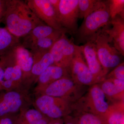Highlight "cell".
<instances>
[{
    "label": "cell",
    "instance_id": "cell-1",
    "mask_svg": "<svg viewBox=\"0 0 124 124\" xmlns=\"http://www.w3.org/2000/svg\"><path fill=\"white\" fill-rule=\"evenodd\" d=\"M2 22L16 37L23 38L36 27L46 24L33 13L24 1L6 0Z\"/></svg>",
    "mask_w": 124,
    "mask_h": 124
},
{
    "label": "cell",
    "instance_id": "cell-2",
    "mask_svg": "<svg viewBox=\"0 0 124 124\" xmlns=\"http://www.w3.org/2000/svg\"><path fill=\"white\" fill-rule=\"evenodd\" d=\"M110 20L108 4L107 1H106L101 7L84 19L76 33L78 40L85 44L88 41H94L98 32L110 24Z\"/></svg>",
    "mask_w": 124,
    "mask_h": 124
},
{
    "label": "cell",
    "instance_id": "cell-3",
    "mask_svg": "<svg viewBox=\"0 0 124 124\" xmlns=\"http://www.w3.org/2000/svg\"><path fill=\"white\" fill-rule=\"evenodd\" d=\"M98 84L93 85L78 101L72 105L80 113H87L99 117L104 114L110 104Z\"/></svg>",
    "mask_w": 124,
    "mask_h": 124
},
{
    "label": "cell",
    "instance_id": "cell-4",
    "mask_svg": "<svg viewBox=\"0 0 124 124\" xmlns=\"http://www.w3.org/2000/svg\"><path fill=\"white\" fill-rule=\"evenodd\" d=\"M85 86L75 82L70 77H64L47 86L42 91V94L60 98L73 104L84 94Z\"/></svg>",
    "mask_w": 124,
    "mask_h": 124
},
{
    "label": "cell",
    "instance_id": "cell-5",
    "mask_svg": "<svg viewBox=\"0 0 124 124\" xmlns=\"http://www.w3.org/2000/svg\"><path fill=\"white\" fill-rule=\"evenodd\" d=\"M94 42L99 59L105 70L108 72L109 69L116 67L121 63L122 55L111 45L112 42L108 35L102 29L98 32Z\"/></svg>",
    "mask_w": 124,
    "mask_h": 124
},
{
    "label": "cell",
    "instance_id": "cell-6",
    "mask_svg": "<svg viewBox=\"0 0 124 124\" xmlns=\"http://www.w3.org/2000/svg\"><path fill=\"white\" fill-rule=\"evenodd\" d=\"M37 110L50 119L65 117L71 112L72 104L59 98L42 94L36 100Z\"/></svg>",
    "mask_w": 124,
    "mask_h": 124
},
{
    "label": "cell",
    "instance_id": "cell-7",
    "mask_svg": "<svg viewBox=\"0 0 124 124\" xmlns=\"http://www.w3.org/2000/svg\"><path fill=\"white\" fill-rule=\"evenodd\" d=\"M71 78L78 84L91 86L101 82L91 73L87 66L81 50L79 46L69 69Z\"/></svg>",
    "mask_w": 124,
    "mask_h": 124
},
{
    "label": "cell",
    "instance_id": "cell-8",
    "mask_svg": "<svg viewBox=\"0 0 124 124\" xmlns=\"http://www.w3.org/2000/svg\"><path fill=\"white\" fill-rule=\"evenodd\" d=\"M79 0H60L56 15L58 21L67 33L76 34L79 18Z\"/></svg>",
    "mask_w": 124,
    "mask_h": 124
},
{
    "label": "cell",
    "instance_id": "cell-9",
    "mask_svg": "<svg viewBox=\"0 0 124 124\" xmlns=\"http://www.w3.org/2000/svg\"><path fill=\"white\" fill-rule=\"evenodd\" d=\"M78 47L73 40L67 37L66 33H63L49 51L53 57L54 65L65 68L69 71L71 62Z\"/></svg>",
    "mask_w": 124,
    "mask_h": 124
},
{
    "label": "cell",
    "instance_id": "cell-10",
    "mask_svg": "<svg viewBox=\"0 0 124 124\" xmlns=\"http://www.w3.org/2000/svg\"><path fill=\"white\" fill-rule=\"evenodd\" d=\"M35 15L45 24L67 33L59 24L55 10L49 0L24 1Z\"/></svg>",
    "mask_w": 124,
    "mask_h": 124
},
{
    "label": "cell",
    "instance_id": "cell-11",
    "mask_svg": "<svg viewBox=\"0 0 124 124\" xmlns=\"http://www.w3.org/2000/svg\"><path fill=\"white\" fill-rule=\"evenodd\" d=\"M81 46L89 69L93 75L102 82L105 79L108 72L103 69L100 63L94 42L93 41H88Z\"/></svg>",
    "mask_w": 124,
    "mask_h": 124
},
{
    "label": "cell",
    "instance_id": "cell-12",
    "mask_svg": "<svg viewBox=\"0 0 124 124\" xmlns=\"http://www.w3.org/2000/svg\"><path fill=\"white\" fill-rule=\"evenodd\" d=\"M24 100L21 93L16 91L0 92V116L16 112L22 108Z\"/></svg>",
    "mask_w": 124,
    "mask_h": 124
},
{
    "label": "cell",
    "instance_id": "cell-13",
    "mask_svg": "<svg viewBox=\"0 0 124 124\" xmlns=\"http://www.w3.org/2000/svg\"><path fill=\"white\" fill-rule=\"evenodd\" d=\"M110 24L112 27L109 29L108 26L102 29L108 35L113 46L122 56L124 55V19L117 16L110 19Z\"/></svg>",
    "mask_w": 124,
    "mask_h": 124
},
{
    "label": "cell",
    "instance_id": "cell-14",
    "mask_svg": "<svg viewBox=\"0 0 124 124\" xmlns=\"http://www.w3.org/2000/svg\"><path fill=\"white\" fill-rule=\"evenodd\" d=\"M98 85L106 97L113 102L124 101V80L108 78Z\"/></svg>",
    "mask_w": 124,
    "mask_h": 124
},
{
    "label": "cell",
    "instance_id": "cell-15",
    "mask_svg": "<svg viewBox=\"0 0 124 124\" xmlns=\"http://www.w3.org/2000/svg\"><path fill=\"white\" fill-rule=\"evenodd\" d=\"M70 77L67 69L53 65L50 66L37 78L38 89L42 91L47 86L56 81Z\"/></svg>",
    "mask_w": 124,
    "mask_h": 124
},
{
    "label": "cell",
    "instance_id": "cell-16",
    "mask_svg": "<svg viewBox=\"0 0 124 124\" xmlns=\"http://www.w3.org/2000/svg\"><path fill=\"white\" fill-rule=\"evenodd\" d=\"M13 51L17 63L22 71L23 79L29 78L34 61L33 54L23 47L21 42L13 49Z\"/></svg>",
    "mask_w": 124,
    "mask_h": 124
},
{
    "label": "cell",
    "instance_id": "cell-17",
    "mask_svg": "<svg viewBox=\"0 0 124 124\" xmlns=\"http://www.w3.org/2000/svg\"><path fill=\"white\" fill-rule=\"evenodd\" d=\"M124 101L113 102L98 118L102 124H124Z\"/></svg>",
    "mask_w": 124,
    "mask_h": 124
},
{
    "label": "cell",
    "instance_id": "cell-18",
    "mask_svg": "<svg viewBox=\"0 0 124 124\" xmlns=\"http://www.w3.org/2000/svg\"><path fill=\"white\" fill-rule=\"evenodd\" d=\"M33 63L29 77L36 78L49 67L54 65L53 57L49 51L33 54Z\"/></svg>",
    "mask_w": 124,
    "mask_h": 124
},
{
    "label": "cell",
    "instance_id": "cell-19",
    "mask_svg": "<svg viewBox=\"0 0 124 124\" xmlns=\"http://www.w3.org/2000/svg\"><path fill=\"white\" fill-rule=\"evenodd\" d=\"M50 120L37 109L31 108L16 117L14 124H48Z\"/></svg>",
    "mask_w": 124,
    "mask_h": 124
},
{
    "label": "cell",
    "instance_id": "cell-20",
    "mask_svg": "<svg viewBox=\"0 0 124 124\" xmlns=\"http://www.w3.org/2000/svg\"><path fill=\"white\" fill-rule=\"evenodd\" d=\"M59 31H62L54 29L46 24L38 26L22 38L23 42L21 44L24 48L28 49L31 45L36 40L51 35Z\"/></svg>",
    "mask_w": 124,
    "mask_h": 124
},
{
    "label": "cell",
    "instance_id": "cell-21",
    "mask_svg": "<svg viewBox=\"0 0 124 124\" xmlns=\"http://www.w3.org/2000/svg\"><path fill=\"white\" fill-rule=\"evenodd\" d=\"M64 33H66L59 31L51 35L38 39L31 45L28 49L32 54L49 51L54 43Z\"/></svg>",
    "mask_w": 124,
    "mask_h": 124
},
{
    "label": "cell",
    "instance_id": "cell-22",
    "mask_svg": "<svg viewBox=\"0 0 124 124\" xmlns=\"http://www.w3.org/2000/svg\"><path fill=\"white\" fill-rule=\"evenodd\" d=\"M20 43V39L13 35L5 27H0V56L11 51Z\"/></svg>",
    "mask_w": 124,
    "mask_h": 124
},
{
    "label": "cell",
    "instance_id": "cell-23",
    "mask_svg": "<svg viewBox=\"0 0 124 124\" xmlns=\"http://www.w3.org/2000/svg\"><path fill=\"white\" fill-rule=\"evenodd\" d=\"M104 2L100 0H79V18L85 19L88 16L101 7Z\"/></svg>",
    "mask_w": 124,
    "mask_h": 124
},
{
    "label": "cell",
    "instance_id": "cell-24",
    "mask_svg": "<svg viewBox=\"0 0 124 124\" xmlns=\"http://www.w3.org/2000/svg\"><path fill=\"white\" fill-rule=\"evenodd\" d=\"M107 1L110 19H113L117 16L124 19V0H110Z\"/></svg>",
    "mask_w": 124,
    "mask_h": 124
},
{
    "label": "cell",
    "instance_id": "cell-25",
    "mask_svg": "<svg viewBox=\"0 0 124 124\" xmlns=\"http://www.w3.org/2000/svg\"><path fill=\"white\" fill-rule=\"evenodd\" d=\"M77 119L78 124H102L97 116L90 113H81Z\"/></svg>",
    "mask_w": 124,
    "mask_h": 124
},
{
    "label": "cell",
    "instance_id": "cell-26",
    "mask_svg": "<svg viewBox=\"0 0 124 124\" xmlns=\"http://www.w3.org/2000/svg\"><path fill=\"white\" fill-rule=\"evenodd\" d=\"M114 78L124 80V63H121L109 73H108L105 79Z\"/></svg>",
    "mask_w": 124,
    "mask_h": 124
},
{
    "label": "cell",
    "instance_id": "cell-27",
    "mask_svg": "<svg viewBox=\"0 0 124 124\" xmlns=\"http://www.w3.org/2000/svg\"><path fill=\"white\" fill-rule=\"evenodd\" d=\"M16 117L11 114L0 116V124H14Z\"/></svg>",
    "mask_w": 124,
    "mask_h": 124
},
{
    "label": "cell",
    "instance_id": "cell-28",
    "mask_svg": "<svg viewBox=\"0 0 124 124\" xmlns=\"http://www.w3.org/2000/svg\"><path fill=\"white\" fill-rule=\"evenodd\" d=\"M6 62L4 55L0 56V83L4 80Z\"/></svg>",
    "mask_w": 124,
    "mask_h": 124
},
{
    "label": "cell",
    "instance_id": "cell-29",
    "mask_svg": "<svg viewBox=\"0 0 124 124\" xmlns=\"http://www.w3.org/2000/svg\"><path fill=\"white\" fill-rule=\"evenodd\" d=\"M6 8V0H0V23L2 22Z\"/></svg>",
    "mask_w": 124,
    "mask_h": 124
},
{
    "label": "cell",
    "instance_id": "cell-30",
    "mask_svg": "<svg viewBox=\"0 0 124 124\" xmlns=\"http://www.w3.org/2000/svg\"><path fill=\"white\" fill-rule=\"evenodd\" d=\"M64 124H78L77 118L74 117L69 115L64 117Z\"/></svg>",
    "mask_w": 124,
    "mask_h": 124
},
{
    "label": "cell",
    "instance_id": "cell-31",
    "mask_svg": "<svg viewBox=\"0 0 124 124\" xmlns=\"http://www.w3.org/2000/svg\"><path fill=\"white\" fill-rule=\"evenodd\" d=\"M48 124H64V121L62 118L51 120Z\"/></svg>",
    "mask_w": 124,
    "mask_h": 124
}]
</instances>
